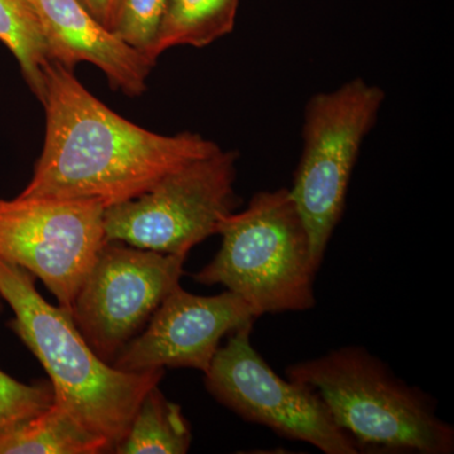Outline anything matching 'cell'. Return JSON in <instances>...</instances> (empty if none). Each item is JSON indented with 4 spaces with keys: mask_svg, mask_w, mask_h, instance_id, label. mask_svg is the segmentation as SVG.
Listing matches in <instances>:
<instances>
[{
    "mask_svg": "<svg viewBox=\"0 0 454 454\" xmlns=\"http://www.w3.org/2000/svg\"><path fill=\"white\" fill-rule=\"evenodd\" d=\"M41 103L46 112L43 149L22 197L94 200L106 208L221 149L199 133L166 136L134 124L57 62L44 67Z\"/></svg>",
    "mask_w": 454,
    "mask_h": 454,
    "instance_id": "obj_1",
    "label": "cell"
},
{
    "mask_svg": "<svg viewBox=\"0 0 454 454\" xmlns=\"http://www.w3.org/2000/svg\"><path fill=\"white\" fill-rule=\"evenodd\" d=\"M0 297L14 312L9 327L40 360L55 402L112 450L127 435L140 403L158 387L164 370L127 372L92 351L71 316L42 298L35 277L0 258Z\"/></svg>",
    "mask_w": 454,
    "mask_h": 454,
    "instance_id": "obj_2",
    "label": "cell"
},
{
    "mask_svg": "<svg viewBox=\"0 0 454 454\" xmlns=\"http://www.w3.org/2000/svg\"><path fill=\"white\" fill-rule=\"evenodd\" d=\"M286 375L318 393L360 452L453 453L454 428L438 417L433 397L366 348L333 349L286 367Z\"/></svg>",
    "mask_w": 454,
    "mask_h": 454,
    "instance_id": "obj_3",
    "label": "cell"
},
{
    "mask_svg": "<svg viewBox=\"0 0 454 454\" xmlns=\"http://www.w3.org/2000/svg\"><path fill=\"white\" fill-rule=\"evenodd\" d=\"M219 235L220 252L196 282L226 286L256 318L315 307L309 236L288 188L254 195L244 211L227 216Z\"/></svg>",
    "mask_w": 454,
    "mask_h": 454,
    "instance_id": "obj_4",
    "label": "cell"
},
{
    "mask_svg": "<svg viewBox=\"0 0 454 454\" xmlns=\"http://www.w3.org/2000/svg\"><path fill=\"white\" fill-rule=\"evenodd\" d=\"M384 100L380 86L356 77L307 104L303 152L289 192L309 232L317 270L345 210L361 145Z\"/></svg>",
    "mask_w": 454,
    "mask_h": 454,
    "instance_id": "obj_5",
    "label": "cell"
},
{
    "mask_svg": "<svg viewBox=\"0 0 454 454\" xmlns=\"http://www.w3.org/2000/svg\"><path fill=\"white\" fill-rule=\"evenodd\" d=\"M235 151L215 152L160 179L142 195L106 207V241L184 256L234 212Z\"/></svg>",
    "mask_w": 454,
    "mask_h": 454,
    "instance_id": "obj_6",
    "label": "cell"
},
{
    "mask_svg": "<svg viewBox=\"0 0 454 454\" xmlns=\"http://www.w3.org/2000/svg\"><path fill=\"white\" fill-rule=\"evenodd\" d=\"M253 324L230 333L205 372L206 389L247 422L262 424L325 454H357V444L334 422L322 397L309 385L283 379L254 348Z\"/></svg>",
    "mask_w": 454,
    "mask_h": 454,
    "instance_id": "obj_7",
    "label": "cell"
},
{
    "mask_svg": "<svg viewBox=\"0 0 454 454\" xmlns=\"http://www.w3.org/2000/svg\"><path fill=\"white\" fill-rule=\"evenodd\" d=\"M104 211L94 200L0 199V258L41 279L70 313L106 243Z\"/></svg>",
    "mask_w": 454,
    "mask_h": 454,
    "instance_id": "obj_8",
    "label": "cell"
},
{
    "mask_svg": "<svg viewBox=\"0 0 454 454\" xmlns=\"http://www.w3.org/2000/svg\"><path fill=\"white\" fill-rule=\"evenodd\" d=\"M184 256L106 241L68 315L101 360L110 364L148 324L184 274Z\"/></svg>",
    "mask_w": 454,
    "mask_h": 454,
    "instance_id": "obj_9",
    "label": "cell"
},
{
    "mask_svg": "<svg viewBox=\"0 0 454 454\" xmlns=\"http://www.w3.org/2000/svg\"><path fill=\"white\" fill-rule=\"evenodd\" d=\"M255 319L250 307L235 293L203 297L177 286L112 365L127 372L166 369L206 372L221 340Z\"/></svg>",
    "mask_w": 454,
    "mask_h": 454,
    "instance_id": "obj_10",
    "label": "cell"
},
{
    "mask_svg": "<svg viewBox=\"0 0 454 454\" xmlns=\"http://www.w3.org/2000/svg\"><path fill=\"white\" fill-rule=\"evenodd\" d=\"M46 41L50 61L74 70L97 66L112 88L128 97L146 91L153 64L101 25L79 0H31Z\"/></svg>",
    "mask_w": 454,
    "mask_h": 454,
    "instance_id": "obj_11",
    "label": "cell"
},
{
    "mask_svg": "<svg viewBox=\"0 0 454 454\" xmlns=\"http://www.w3.org/2000/svg\"><path fill=\"white\" fill-rule=\"evenodd\" d=\"M112 450L109 442L94 434L53 403L28 419L0 428V454H98Z\"/></svg>",
    "mask_w": 454,
    "mask_h": 454,
    "instance_id": "obj_12",
    "label": "cell"
},
{
    "mask_svg": "<svg viewBox=\"0 0 454 454\" xmlns=\"http://www.w3.org/2000/svg\"><path fill=\"white\" fill-rule=\"evenodd\" d=\"M240 0H167L152 61L178 46L201 49L234 29Z\"/></svg>",
    "mask_w": 454,
    "mask_h": 454,
    "instance_id": "obj_13",
    "label": "cell"
},
{
    "mask_svg": "<svg viewBox=\"0 0 454 454\" xmlns=\"http://www.w3.org/2000/svg\"><path fill=\"white\" fill-rule=\"evenodd\" d=\"M192 442L181 406L169 402L158 387L140 403L127 435L114 448L118 454H184Z\"/></svg>",
    "mask_w": 454,
    "mask_h": 454,
    "instance_id": "obj_14",
    "label": "cell"
},
{
    "mask_svg": "<svg viewBox=\"0 0 454 454\" xmlns=\"http://www.w3.org/2000/svg\"><path fill=\"white\" fill-rule=\"evenodd\" d=\"M0 41L16 57L26 82L41 101L44 67L51 61L31 0H0Z\"/></svg>",
    "mask_w": 454,
    "mask_h": 454,
    "instance_id": "obj_15",
    "label": "cell"
},
{
    "mask_svg": "<svg viewBox=\"0 0 454 454\" xmlns=\"http://www.w3.org/2000/svg\"><path fill=\"white\" fill-rule=\"evenodd\" d=\"M166 7L167 0H115L110 31L155 65L151 52Z\"/></svg>",
    "mask_w": 454,
    "mask_h": 454,
    "instance_id": "obj_16",
    "label": "cell"
},
{
    "mask_svg": "<svg viewBox=\"0 0 454 454\" xmlns=\"http://www.w3.org/2000/svg\"><path fill=\"white\" fill-rule=\"evenodd\" d=\"M55 403L51 382L27 385L0 370V428L40 414Z\"/></svg>",
    "mask_w": 454,
    "mask_h": 454,
    "instance_id": "obj_17",
    "label": "cell"
},
{
    "mask_svg": "<svg viewBox=\"0 0 454 454\" xmlns=\"http://www.w3.org/2000/svg\"><path fill=\"white\" fill-rule=\"evenodd\" d=\"M79 2L110 31V20H112L115 0H79Z\"/></svg>",
    "mask_w": 454,
    "mask_h": 454,
    "instance_id": "obj_18",
    "label": "cell"
},
{
    "mask_svg": "<svg viewBox=\"0 0 454 454\" xmlns=\"http://www.w3.org/2000/svg\"><path fill=\"white\" fill-rule=\"evenodd\" d=\"M0 309H2V297H0Z\"/></svg>",
    "mask_w": 454,
    "mask_h": 454,
    "instance_id": "obj_19",
    "label": "cell"
}]
</instances>
